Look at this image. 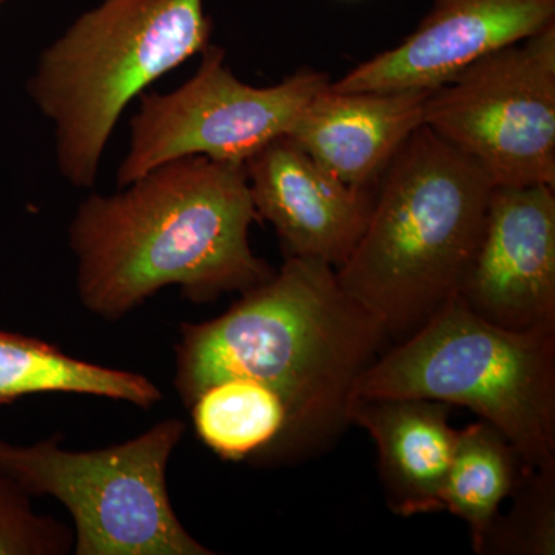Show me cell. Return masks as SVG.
Wrapping results in <instances>:
<instances>
[{
    "label": "cell",
    "instance_id": "1",
    "mask_svg": "<svg viewBox=\"0 0 555 555\" xmlns=\"http://www.w3.org/2000/svg\"><path fill=\"white\" fill-rule=\"evenodd\" d=\"M261 222L246 166L207 156L160 164L115 195L87 196L69 222L80 305L116 321L160 288L196 305L273 276L248 243Z\"/></svg>",
    "mask_w": 555,
    "mask_h": 555
},
{
    "label": "cell",
    "instance_id": "2",
    "mask_svg": "<svg viewBox=\"0 0 555 555\" xmlns=\"http://www.w3.org/2000/svg\"><path fill=\"white\" fill-rule=\"evenodd\" d=\"M386 338L382 323L339 286L337 270L286 257L283 268L243 292L221 317L182 324L173 385L188 408L225 379L272 390L288 415L284 455L297 454L349 425L358 378Z\"/></svg>",
    "mask_w": 555,
    "mask_h": 555
},
{
    "label": "cell",
    "instance_id": "3",
    "mask_svg": "<svg viewBox=\"0 0 555 555\" xmlns=\"http://www.w3.org/2000/svg\"><path fill=\"white\" fill-rule=\"evenodd\" d=\"M492 182L423 124L374 189L363 235L337 269L343 291L409 337L459 297L483 233Z\"/></svg>",
    "mask_w": 555,
    "mask_h": 555
},
{
    "label": "cell",
    "instance_id": "4",
    "mask_svg": "<svg viewBox=\"0 0 555 555\" xmlns=\"http://www.w3.org/2000/svg\"><path fill=\"white\" fill-rule=\"evenodd\" d=\"M211 31L204 0H102L43 49L27 91L53 124L62 178L93 188L127 105L203 53Z\"/></svg>",
    "mask_w": 555,
    "mask_h": 555
},
{
    "label": "cell",
    "instance_id": "5",
    "mask_svg": "<svg viewBox=\"0 0 555 555\" xmlns=\"http://www.w3.org/2000/svg\"><path fill=\"white\" fill-rule=\"evenodd\" d=\"M352 397L470 409L507 438L526 467H555V327H500L456 297L378 357Z\"/></svg>",
    "mask_w": 555,
    "mask_h": 555
},
{
    "label": "cell",
    "instance_id": "6",
    "mask_svg": "<svg viewBox=\"0 0 555 555\" xmlns=\"http://www.w3.org/2000/svg\"><path fill=\"white\" fill-rule=\"evenodd\" d=\"M185 433L170 418L126 443L64 451L60 438L31 447L0 438V467L28 495H50L75 521L78 555H214L189 534L167 489V466Z\"/></svg>",
    "mask_w": 555,
    "mask_h": 555
},
{
    "label": "cell",
    "instance_id": "7",
    "mask_svg": "<svg viewBox=\"0 0 555 555\" xmlns=\"http://www.w3.org/2000/svg\"><path fill=\"white\" fill-rule=\"evenodd\" d=\"M425 126L494 188H555V24L430 91Z\"/></svg>",
    "mask_w": 555,
    "mask_h": 555
},
{
    "label": "cell",
    "instance_id": "8",
    "mask_svg": "<svg viewBox=\"0 0 555 555\" xmlns=\"http://www.w3.org/2000/svg\"><path fill=\"white\" fill-rule=\"evenodd\" d=\"M195 75L170 93H142L130 120V149L118 188L185 156L244 164L288 131L331 86L326 73L298 69L276 86L254 87L233 75L225 51L208 46Z\"/></svg>",
    "mask_w": 555,
    "mask_h": 555
},
{
    "label": "cell",
    "instance_id": "9",
    "mask_svg": "<svg viewBox=\"0 0 555 555\" xmlns=\"http://www.w3.org/2000/svg\"><path fill=\"white\" fill-rule=\"evenodd\" d=\"M555 188H494L459 298L489 323L555 327Z\"/></svg>",
    "mask_w": 555,
    "mask_h": 555
},
{
    "label": "cell",
    "instance_id": "10",
    "mask_svg": "<svg viewBox=\"0 0 555 555\" xmlns=\"http://www.w3.org/2000/svg\"><path fill=\"white\" fill-rule=\"evenodd\" d=\"M555 24V0H433L392 49L332 80L337 91H433L474 62Z\"/></svg>",
    "mask_w": 555,
    "mask_h": 555
},
{
    "label": "cell",
    "instance_id": "11",
    "mask_svg": "<svg viewBox=\"0 0 555 555\" xmlns=\"http://www.w3.org/2000/svg\"><path fill=\"white\" fill-rule=\"evenodd\" d=\"M244 166L258 217L273 225L286 257L341 268L366 228L374 189L339 181L288 137Z\"/></svg>",
    "mask_w": 555,
    "mask_h": 555
},
{
    "label": "cell",
    "instance_id": "12",
    "mask_svg": "<svg viewBox=\"0 0 555 555\" xmlns=\"http://www.w3.org/2000/svg\"><path fill=\"white\" fill-rule=\"evenodd\" d=\"M430 91H337L310 102L287 137L339 181L375 189L404 142L425 124Z\"/></svg>",
    "mask_w": 555,
    "mask_h": 555
},
{
    "label": "cell",
    "instance_id": "13",
    "mask_svg": "<svg viewBox=\"0 0 555 555\" xmlns=\"http://www.w3.org/2000/svg\"><path fill=\"white\" fill-rule=\"evenodd\" d=\"M451 408L422 398L352 397L349 425L363 427L378 452V470L387 506L412 517L441 509L456 434Z\"/></svg>",
    "mask_w": 555,
    "mask_h": 555
},
{
    "label": "cell",
    "instance_id": "14",
    "mask_svg": "<svg viewBox=\"0 0 555 555\" xmlns=\"http://www.w3.org/2000/svg\"><path fill=\"white\" fill-rule=\"evenodd\" d=\"M50 392L112 398L142 409L163 400L159 387L144 375L78 360L42 339L0 331V404Z\"/></svg>",
    "mask_w": 555,
    "mask_h": 555
},
{
    "label": "cell",
    "instance_id": "15",
    "mask_svg": "<svg viewBox=\"0 0 555 555\" xmlns=\"http://www.w3.org/2000/svg\"><path fill=\"white\" fill-rule=\"evenodd\" d=\"M189 409L196 436L221 459L266 462L286 452V408L258 383L225 379L203 390Z\"/></svg>",
    "mask_w": 555,
    "mask_h": 555
},
{
    "label": "cell",
    "instance_id": "16",
    "mask_svg": "<svg viewBox=\"0 0 555 555\" xmlns=\"http://www.w3.org/2000/svg\"><path fill=\"white\" fill-rule=\"evenodd\" d=\"M525 469L516 448L488 422L480 420L456 434L441 509L466 521L476 553H480L500 506L514 494Z\"/></svg>",
    "mask_w": 555,
    "mask_h": 555
},
{
    "label": "cell",
    "instance_id": "17",
    "mask_svg": "<svg viewBox=\"0 0 555 555\" xmlns=\"http://www.w3.org/2000/svg\"><path fill=\"white\" fill-rule=\"evenodd\" d=\"M516 505L496 516L480 554L553 555L555 553V467L529 469L518 481Z\"/></svg>",
    "mask_w": 555,
    "mask_h": 555
},
{
    "label": "cell",
    "instance_id": "18",
    "mask_svg": "<svg viewBox=\"0 0 555 555\" xmlns=\"http://www.w3.org/2000/svg\"><path fill=\"white\" fill-rule=\"evenodd\" d=\"M28 495L0 467V555H65L75 550L67 525L39 516Z\"/></svg>",
    "mask_w": 555,
    "mask_h": 555
},
{
    "label": "cell",
    "instance_id": "19",
    "mask_svg": "<svg viewBox=\"0 0 555 555\" xmlns=\"http://www.w3.org/2000/svg\"><path fill=\"white\" fill-rule=\"evenodd\" d=\"M5 2H9V0H0V7H2Z\"/></svg>",
    "mask_w": 555,
    "mask_h": 555
}]
</instances>
